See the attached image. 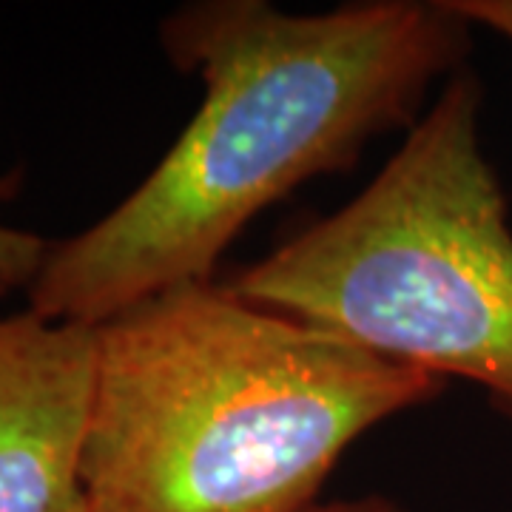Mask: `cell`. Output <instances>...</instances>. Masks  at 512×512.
Returning a JSON list of instances; mask_svg holds the SVG:
<instances>
[{"label": "cell", "mask_w": 512, "mask_h": 512, "mask_svg": "<svg viewBox=\"0 0 512 512\" xmlns=\"http://www.w3.org/2000/svg\"><path fill=\"white\" fill-rule=\"evenodd\" d=\"M470 35L450 0L174 9L160 46L202 83L200 109L117 208L52 239L26 308L97 328L148 296L208 282L265 208L353 168L376 137L416 126L433 86L464 69Z\"/></svg>", "instance_id": "cell-1"}, {"label": "cell", "mask_w": 512, "mask_h": 512, "mask_svg": "<svg viewBox=\"0 0 512 512\" xmlns=\"http://www.w3.org/2000/svg\"><path fill=\"white\" fill-rule=\"evenodd\" d=\"M461 18L473 29H487L512 43V0H450Z\"/></svg>", "instance_id": "cell-6"}, {"label": "cell", "mask_w": 512, "mask_h": 512, "mask_svg": "<svg viewBox=\"0 0 512 512\" xmlns=\"http://www.w3.org/2000/svg\"><path fill=\"white\" fill-rule=\"evenodd\" d=\"M481 106L464 66L356 200L231 285L379 359L476 384L512 421V225Z\"/></svg>", "instance_id": "cell-3"}, {"label": "cell", "mask_w": 512, "mask_h": 512, "mask_svg": "<svg viewBox=\"0 0 512 512\" xmlns=\"http://www.w3.org/2000/svg\"><path fill=\"white\" fill-rule=\"evenodd\" d=\"M444 390L234 285L171 288L94 328L86 512H311L353 441Z\"/></svg>", "instance_id": "cell-2"}, {"label": "cell", "mask_w": 512, "mask_h": 512, "mask_svg": "<svg viewBox=\"0 0 512 512\" xmlns=\"http://www.w3.org/2000/svg\"><path fill=\"white\" fill-rule=\"evenodd\" d=\"M311 512H404L393 498L387 495H359V498H342V501H322Z\"/></svg>", "instance_id": "cell-7"}, {"label": "cell", "mask_w": 512, "mask_h": 512, "mask_svg": "<svg viewBox=\"0 0 512 512\" xmlns=\"http://www.w3.org/2000/svg\"><path fill=\"white\" fill-rule=\"evenodd\" d=\"M94 328L0 313V512H86Z\"/></svg>", "instance_id": "cell-4"}, {"label": "cell", "mask_w": 512, "mask_h": 512, "mask_svg": "<svg viewBox=\"0 0 512 512\" xmlns=\"http://www.w3.org/2000/svg\"><path fill=\"white\" fill-rule=\"evenodd\" d=\"M49 245L52 239H43L35 231L0 222V302L32 288Z\"/></svg>", "instance_id": "cell-5"}]
</instances>
